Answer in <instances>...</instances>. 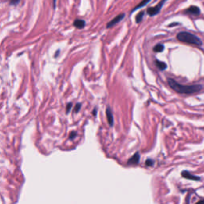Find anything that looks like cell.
Returning <instances> with one entry per match:
<instances>
[{
  "label": "cell",
  "instance_id": "obj_1",
  "mask_svg": "<svg viewBox=\"0 0 204 204\" xmlns=\"http://www.w3.org/2000/svg\"><path fill=\"white\" fill-rule=\"evenodd\" d=\"M168 85L171 89L178 93L181 94H192V93H198L202 89V86L200 85H180L177 81H175L174 79L169 78L167 80Z\"/></svg>",
  "mask_w": 204,
  "mask_h": 204
},
{
  "label": "cell",
  "instance_id": "obj_2",
  "mask_svg": "<svg viewBox=\"0 0 204 204\" xmlns=\"http://www.w3.org/2000/svg\"><path fill=\"white\" fill-rule=\"evenodd\" d=\"M177 39L182 42L192 44L195 45H202V42L199 37L189 32H180L177 34Z\"/></svg>",
  "mask_w": 204,
  "mask_h": 204
},
{
  "label": "cell",
  "instance_id": "obj_3",
  "mask_svg": "<svg viewBox=\"0 0 204 204\" xmlns=\"http://www.w3.org/2000/svg\"><path fill=\"white\" fill-rule=\"evenodd\" d=\"M167 0H161L159 3L156 5V6H153V7H149L148 10H147V14L149 15V16H155L157 14H159V11H160L161 8H162V6H163L164 4V2H166Z\"/></svg>",
  "mask_w": 204,
  "mask_h": 204
},
{
  "label": "cell",
  "instance_id": "obj_4",
  "mask_svg": "<svg viewBox=\"0 0 204 204\" xmlns=\"http://www.w3.org/2000/svg\"><path fill=\"white\" fill-rule=\"evenodd\" d=\"M124 16H125V15L124 14H120V15H117L116 17H115L113 19H112L111 21H110L109 23H108L107 24V28H110V27H114L115 25H116L117 23H119L120 21H122L123 19H124Z\"/></svg>",
  "mask_w": 204,
  "mask_h": 204
},
{
  "label": "cell",
  "instance_id": "obj_5",
  "mask_svg": "<svg viewBox=\"0 0 204 204\" xmlns=\"http://www.w3.org/2000/svg\"><path fill=\"white\" fill-rule=\"evenodd\" d=\"M185 13H187L188 15H195V16H196V15H200V10L198 6H191L185 10Z\"/></svg>",
  "mask_w": 204,
  "mask_h": 204
},
{
  "label": "cell",
  "instance_id": "obj_6",
  "mask_svg": "<svg viewBox=\"0 0 204 204\" xmlns=\"http://www.w3.org/2000/svg\"><path fill=\"white\" fill-rule=\"evenodd\" d=\"M182 176L184 178H185V179H191V180H195V181H199L200 179V177H199V176H195V175H192L191 172H189V171H184L183 172L181 173Z\"/></svg>",
  "mask_w": 204,
  "mask_h": 204
},
{
  "label": "cell",
  "instance_id": "obj_7",
  "mask_svg": "<svg viewBox=\"0 0 204 204\" xmlns=\"http://www.w3.org/2000/svg\"><path fill=\"white\" fill-rule=\"evenodd\" d=\"M140 153L136 152L129 159H128V164H131V165L138 164L139 162H140Z\"/></svg>",
  "mask_w": 204,
  "mask_h": 204
},
{
  "label": "cell",
  "instance_id": "obj_8",
  "mask_svg": "<svg viewBox=\"0 0 204 204\" xmlns=\"http://www.w3.org/2000/svg\"><path fill=\"white\" fill-rule=\"evenodd\" d=\"M106 116H107V120L109 124L111 127H113L114 124L113 115V113H112L111 109H110L109 108H107V109H106Z\"/></svg>",
  "mask_w": 204,
  "mask_h": 204
},
{
  "label": "cell",
  "instance_id": "obj_9",
  "mask_svg": "<svg viewBox=\"0 0 204 204\" xmlns=\"http://www.w3.org/2000/svg\"><path fill=\"white\" fill-rule=\"evenodd\" d=\"M73 25L75 27L78 28V29H82L85 26V22L82 19H76L73 23Z\"/></svg>",
  "mask_w": 204,
  "mask_h": 204
},
{
  "label": "cell",
  "instance_id": "obj_10",
  "mask_svg": "<svg viewBox=\"0 0 204 204\" xmlns=\"http://www.w3.org/2000/svg\"><path fill=\"white\" fill-rule=\"evenodd\" d=\"M155 63H156V66L158 67V69H159V70H164L167 69V64L165 63V62H161V61H159V60H156V62H155Z\"/></svg>",
  "mask_w": 204,
  "mask_h": 204
},
{
  "label": "cell",
  "instance_id": "obj_11",
  "mask_svg": "<svg viewBox=\"0 0 204 204\" xmlns=\"http://www.w3.org/2000/svg\"><path fill=\"white\" fill-rule=\"evenodd\" d=\"M150 1H151V0H142V1H141V2H140V3H139V4L136 6V7H134V8H133V10H132V13L134 12V11H136V10H138V9L142 8V7H144L145 6H146V5L148 4L149 2H150Z\"/></svg>",
  "mask_w": 204,
  "mask_h": 204
},
{
  "label": "cell",
  "instance_id": "obj_12",
  "mask_svg": "<svg viewBox=\"0 0 204 204\" xmlns=\"http://www.w3.org/2000/svg\"><path fill=\"white\" fill-rule=\"evenodd\" d=\"M163 50H164V45H162V44H158V45H155L154 48H153V51L157 52V53H160Z\"/></svg>",
  "mask_w": 204,
  "mask_h": 204
},
{
  "label": "cell",
  "instance_id": "obj_13",
  "mask_svg": "<svg viewBox=\"0 0 204 204\" xmlns=\"http://www.w3.org/2000/svg\"><path fill=\"white\" fill-rule=\"evenodd\" d=\"M144 15H145V11H140L138 15H136V23H140V22L142 21L143 18H144Z\"/></svg>",
  "mask_w": 204,
  "mask_h": 204
},
{
  "label": "cell",
  "instance_id": "obj_14",
  "mask_svg": "<svg viewBox=\"0 0 204 204\" xmlns=\"http://www.w3.org/2000/svg\"><path fill=\"white\" fill-rule=\"evenodd\" d=\"M154 161L152 160V159H148L146 160V162H145V164L147 165V166H149V167H152L153 165H154Z\"/></svg>",
  "mask_w": 204,
  "mask_h": 204
},
{
  "label": "cell",
  "instance_id": "obj_15",
  "mask_svg": "<svg viewBox=\"0 0 204 204\" xmlns=\"http://www.w3.org/2000/svg\"><path fill=\"white\" fill-rule=\"evenodd\" d=\"M81 107V105L80 103L77 104L76 106H75V113H78V112L80 111Z\"/></svg>",
  "mask_w": 204,
  "mask_h": 204
},
{
  "label": "cell",
  "instance_id": "obj_16",
  "mask_svg": "<svg viewBox=\"0 0 204 204\" xmlns=\"http://www.w3.org/2000/svg\"><path fill=\"white\" fill-rule=\"evenodd\" d=\"M71 108H72V103H69L68 105H67V108H66V109H66V113H70V111L71 110Z\"/></svg>",
  "mask_w": 204,
  "mask_h": 204
},
{
  "label": "cell",
  "instance_id": "obj_17",
  "mask_svg": "<svg viewBox=\"0 0 204 204\" xmlns=\"http://www.w3.org/2000/svg\"><path fill=\"white\" fill-rule=\"evenodd\" d=\"M77 136V133L75 132H71V134H70V138L71 139V140H73V139L74 138L75 136Z\"/></svg>",
  "mask_w": 204,
  "mask_h": 204
},
{
  "label": "cell",
  "instance_id": "obj_18",
  "mask_svg": "<svg viewBox=\"0 0 204 204\" xmlns=\"http://www.w3.org/2000/svg\"><path fill=\"white\" fill-rule=\"evenodd\" d=\"M19 1H20V0H11V1H10V2H11V4L16 5V4H18V3H19Z\"/></svg>",
  "mask_w": 204,
  "mask_h": 204
},
{
  "label": "cell",
  "instance_id": "obj_19",
  "mask_svg": "<svg viewBox=\"0 0 204 204\" xmlns=\"http://www.w3.org/2000/svg\"><path fill=\"white\" fill-rule=\"evenodd\" d=\"M93 115H94V116H97V109H94V111H93Z\"/></svg>",
  "mask_w": 204,
  "mask_h": 204
},
{
  "label": "cell",
  "instance_id": "obj_20",
  "mask_svg": "<svg viewBox=\"0 0 204 204\" xmlns=\"http://www.w3.org/2000/svg\"><path fill=\"white\" fill-rule=\"evenodd\" d=\"M198 203H204V200H202V201H199Z\"/></svg>",
  "mask_w": 204,
  "mask_h": 204
},
{
  "label": "cell",
  "instance_id": "obj_21",
  "mask_svg": "<svg viewBox=\"0 0 204 204\" xmlns=\"http://www.w3.org/2000/svg\"><path fill=\"white\" fill-rule=\"evenodd\" d=\"M55 2H56V0H54V4L55 5Z\"/></svg>",
  "mask_w": 204,
  "mask_h": 204
}]
</instances>
